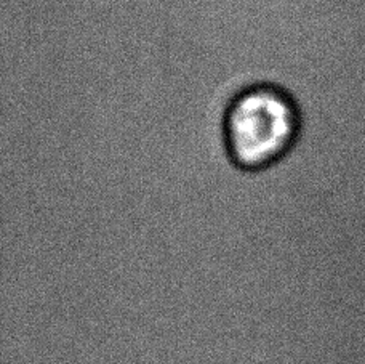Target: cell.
Returning a JSON list of instances; mask_svg holds the SVG:
<instances>
[{"mask_svg":"<svg viewBox=\"0 0 365 364\" xmlns=\"http://www.w3.org/2000/svg\"><path fill=\"white\" fill-rule=\"evenodd\" d=\"M223 128L234 164L245 171H262L276 164L295 145L299 113L282 89L258 84L231 100Z\"/></svg>","mask_w":365,"mask_h":364,"instance_id":"cell-1","label":"cell"}]
</instances>
